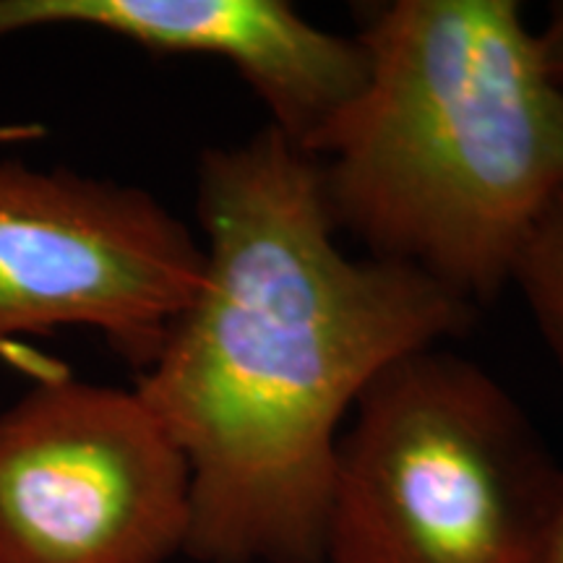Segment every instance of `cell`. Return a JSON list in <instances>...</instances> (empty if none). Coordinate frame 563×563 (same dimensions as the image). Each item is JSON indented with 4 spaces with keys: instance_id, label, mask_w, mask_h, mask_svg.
<instances>
[{
    "instance_id": "cell-1",
    "label": "cell",
    "mask_w": 563,
    "mask_h": 563,
    "mask_svg": "<svg viewBox=\"0 0 563 563\" xmlns=\"http://www.w3.org/2000/svg\"><path fill=\"white\" fill-rule=\"evenodd\" d=\"M203 274L136 391L191 475L196 563H323L344 422L373 378L475 306L340 245L319 165L272 125L196 170Z\"/></svg>"
},
{
    "instance_id": "cell-2",
    "label": "cell",
    "mask_w": 563,
    "mask_h": 563,
    "mask_svg": "<svg viewBox=\"0 0 563 563\" xmlns=\"http://www.w3.org/2000/svg\"><path fill=\"white\" fill-rule=\"evenodd\" d=\"M363 89L308 154L334 228L470 306L563 194V87L514 0H394L355 34Z\"/></svg>"
},
{
    "instance_id": "cell-3",
    "label": "cell",
    "mask_w": 563,
    "mask_h": 563,
    "mask_svg": "<svg viewBox=\"0 0 563 563\" xmlns=\"http://www.w3.org/2000/svg\"><path fill=\"white\" fill-rule=\"evenodd\" d=\"M561 477L488 371L441 344L410 352L344 426L323 563H530Z\"/></svg>"
},
{
    "instance_id": "cell-4",
    "label": "cell",
    "mask_w": 563,
    "mask_h": 563,
    "mask_svg": "<svg viewBox=\"0 0 563 563\" xmlns=\"http://www.w3.org/2000/svg\"><path fill=\"white\" fill-rule=\"evenodd\" d=\"M191 475L144 397L66 371L0 412V563L186 555Z\"/></svg>"
},
{
    "instance_id": "cell-5",
    "label": "cell",
    "mask_w": 563,
    "mask_h": 563,
    "mask_svg": "<svg viewBox=\"0 0 563 563\" xmlns=\"http://www.w3.org/2000/svg\"><path fill=\"white\" fill-rule=\"evenodd\" d=\"M201 274V241L144 188L0 159V352L91 329L141 373Z\"/></svg>"
},
{
    "instance_id": "cell-6",
    "label": "cell",
    "mask_w": 563,
    "mask_h": 563,
    "mask_svg": "<svg viewBox=\"0 0 563 563\" xmlns=\"http://www.w3.org/2000/svg\"><path fill=\"white\" fill-rule=\"evenodd\" d=\"M81 26L157 55L220 58L302 152L368 76L361 40L321 30L285 0H0V40Z\"/></svg>"
},
{
    "instance_id": "cell-7",
    "label": "cell",
    "mask_w": 563,
    "mask_h": 563,
    "mask_svg": "<svg viewBox=\"0 0 563 563\" xmlns=\"http://www.w3.org/2000/svg\"><path fill=\"white\" fill-rule=\"evenodd\" d=\"M511 287L563 373V194L534 224L514 264Z\"/></svg>"
},
{
    "instance_id": "cell-8",
    "label": "cell",
    "mask_w": 563,
    "mask_h": 563,
    "mask_svg": "<svg viewBox=\"0 0 563 563\" xmlns=\"http://www.w3.org/2000/svg\"><path fill=\"white\" fill-rule=\"evenodd\" d=\"M534 34H538L540 55H543L548 70L563 87V0L551 5L545 24Z\"/></svg>"
},
{
    "instance_id": "cell-9",
    "label": "cell",
    "mask_w": 563,
    "mask_h": 563,
    "mask_svg": "<svg viewBox=\"0 0 563 563\" xmlns=\"http://www.w3.org/2000/svg\"><path fill=\"white\" fill-rule=\"evenodd\" d=\"M530 563H563V477Z\"/></svg>"
}]
</instances>
